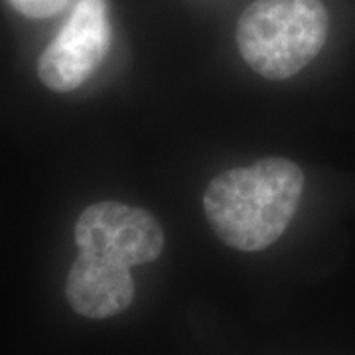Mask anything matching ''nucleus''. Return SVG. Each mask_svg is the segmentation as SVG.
Here are the masks:
<instances>
[{"instance_id":"f257e3e1","label":"nucleus","mask_w":355,"mask_h":355,"mask_svg":"<svg viewBox=\"0 0 355 355\" xmlns=\"http://www.w3.org/2000/svg\"><path fill=\"white\" fill-rule=\"evenodd\" d=\"M304 190V174L292 160L266 158L211 180L203 209L221 241L237 251H263L291 225Z\"/></svg>"},{"instance_id":"f03ea898","label":"nucleus","mask_w":355,"mask_h":355,"mask_svg":"<svg viewBox=\"0 0 355 355\" xmlns=\"http://www.w3.org/2000/svg\"><path fill=\"white\" fill-rule=\"evenodd\" d=\"M328 26L322 0H254L237 22V46L259 76L282 81L322 51Z\"/></svg>"},{"instance_id":"7ed1b4c3","label":"nucleus","mask_w":355,"mask_h":355,"mask_svg":"<svg viewBox=\"0 0 355 355\" xmlns=\"http://www.w3.org/2000/svg\"><path fill=\"white\" fill-rule=\"evenodd\" d=\"M111 38L109 2L77 0L60 34L40 58L42 83L58 93L81 87L105 60Z\"/></svg>"},{"instance_id":"20e7f679","label":"nucleus","mask_w":355,"mask_h":355,"mask_svg":"<svg viewBox=\"0 0 355 355\" xmlns=\"http://www.w3.org/2000/svg\"><path fill=\"white\" fill-rule=\"evenodd\" d=\"M79 251L125 266L153 263L164 249V233L148 211L125 203L101 202L87 207L76 223Z\"/></svg>"},{"instance_id":"39448f33","label":"nucleus","mask_w":355,"mask_h":355,"mask_svg":"<svg viewBox=\"0 0 355 355\" xmlns=\"http://www.w3.org/2000/svg\"><path fill=\"white\" fill-rule=\"evenodd\" d=\"M65 296L77 314L103 320L127 310L135 298V282L128 266L79 251L65 280Z\"/></svg>"},{"instance_id":"423d86ee","label":"nucleus","mask_w":355,"mask_h":355,"mask_svg":"<svg viewBox=\"0 0 355 355\" xmlns=\"http://www.w3.org/2000/svg\"><path fill=\"white\" fill-rule=\"evenodd\" d=\"M14 10L28 18H48L64 10L69 0H8Z\"/></svg>"}]
</instances>
